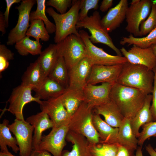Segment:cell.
Segmentation results:
<instances>
[{"label":"cell","instance_id":"obj_1","mask_svg":"<svg viewBox=\"0 0 156 156\" xmlns=\"http://www.w3.org/2000/svg\"><path fill=\"white\" fill-rule=\"evenodd\" d=\"M147 95L137 89L115 83L110 98L125 118L132 119L143 107Z\"/></svg>","mask_w":156,"mask_h":156},{"label":"cell","instance_id":"obj_2","mask_svg":"<svg viewBox=\"0 0 156 156\" xmlns=\"http://www.w3.org/2000/svg\"><path fill=\"white\" fill-rule=\"evenodd\" d=\"M154 78L153 71L147 67L127 62L123 64L116 82L140 90L148 95L152 92Z\"/></svg>","mask_w":156,"mask_h":156},{"label":"cell","instance_id":"obj_3","mask_svg":"<svg viewBox=\"0 0 156 156\" xmlns=\"http://www.w3.org/2000/svg\"><path fill=\"white\" fill-rule=\"evenodd\" d=\"M80 0H73L70 8L66 13L61 14L51 7L46 9V12L53 19L56 26L54 41L56 44L72 34L80 36L76 25L78 21Z\"/></svg>","mask_w":156,"mask_h":156},{"label":"cell","instance_id":"obj_4","mask_svg":"<svg viewBox=\"0 0 156 156\" xmlns=\"http://www.w3.org/2000/svg\"><path fill=\"white\" fill-rule=\"evenodd\" d=\"M56 45L59 55L64 58L68 70L87 56L83 41L75 34L69 35Z\"/></svg>","mask_w":156,"mask_h":156},{"label":"cell","instance_id":"obj_5","mask_svg":"<svg viewBox=\"0 0 156 156\" xmlns=\"http://www.w3.org/2000/svg\"><path fill=\"white\" fill-rule=\"evenodd\" d=\"M101 20L99 13L96 10L92 15L78 21L76 27L77 29L84 28L88 29L91 34L89 38L93 44L101 43L105 44L113 50L117 55L122 56L120 49L115 45L108 32L102 26Z\"/></svg>","mask_w":156,"mask_h":156},{"label":"cell","instance_id":"obj_6","mask_svg":"<svg viewBox=\"0 0 156 156\" xmlns=\"http://www.w3.org/2000/svg\"><path fill=\"white\" fill-rule=\"evenodd\" d=\"M79 33L86 47L87 57L93 65L111 66L123 64L128 62L124 56L109 54L102 48L95 46L90 41L88 33L83 30Z\"/></svg>","mask_w":156,"mask_h":156},{"label":"cell","instance_id":"obj_7","mask_svg":"<svg viewBox=\"0 0 156 156\" xmlns=\"http://www.w3.org/2000/svg\"><path fill=\"white\" fill-rule=\"evenodd\" d=\"M152 3V0H140L138 3L128 7L126 16L127 31L135 37L140 36V25L149 16Z\"/></svg>","mask_w":156,"mask_h":156},{"label":"cell","instance_id":"obj_8","mask_svg":"<svg viewBox=\"0 0 156 156\" xmlns=\"http://www.w3.org/2000/svg\"><path fill=\"white\" fill-rule=\"evenodd\" d=\"M92 107L85 102L82 103L72 116L79 120L76 122L75 129L85 136L90 142L96 143L100 136L93 122Z\"/></svg>","mask_w":156,"mask_h":156},{"label":"cell","instance_id":"obj_9","mask_svg":"<svg viewBox=\"0 0 156 156\" xmlns=\"http://www.w3.org/2000/svg\"><path fill=\"white\" fill-rule=\"evenodd\" d=\"M33 90L32 88L21 84L14 88L7 101L9 103L8 108L5 110L14 115L16 119L24 120L23 109L25 105L32 101L40 105L42 102L39 98L32 95Z\"/></svg>","mask_w":156,"mask_h":156},{"label":"cell","instance_id":"obj_10","mask_svg":"<svg viewBox=\"0 0 156 156\" xmlns=\"http://www.w3.org/2000/svg\"><path fill=\"white\" fill-rule=\"evenodd\" d=\"M36 0H23L20 5L15 7L19 13L18 20L15 27L10 31L6 44L12 45L26 36L30 26L29 21L31 9Z\"/></svg>","mask_w":156,"mask_h":156},{"label":"cell","instance_id":"obj_11","mask_svg":"<svg viewBox=\"0 0 156 156\" xmlns=\"http://www.w3.org/2000/svg\"><path fill=\"white\" fill-rule=\"evenodd\" d=\"M8 127L17 140L20 156H30L33 150V126L24 119H15Z\"/></svg>","mask_w":156,"mask_h":156},{"label":"cell","instance_id":"obj_12","mask_svg":"<svg viewBox=\"0 0 156 156\" xmlns=\"http://www.w3.org/2000/svg\"><path fill=\"white\" fill-rule=\"evenodd\" d=\"M68 125L53 127L47 135L42 136L38 148L51 153L53 156H62L66 145L65 138L69 130Z\"/></svg>","mask_w":156,"mask_h":156},{"label":"cell","instance_id":"obj_13","mask_svg":"<svg viewBox=\"0 0 156 156\" xmlns=\"http://www.w3.org/2000/svg\"><path fill=\"white\" fill-rule=\"evenodd\" d=\"M120 50L129 63L142 65L153 70L156 66V56L151 47L143 48L133 45L128 50L123 47Z\"/></svg>","mask_w":156,"mask_h":156},{"label":"cell","instance_id":"obj_14","mask_svg":"<svg viewBox=\"0 0 156 156\" xmlns=\"http://www.w3.org/2000/svg\"><path fill=\"white\" fill-rule=\"evenodd\" d=\"M40 106L41 111L46 113L50 118L53 123V127L68 125L70 118L60 96L42 101Z\"/></svg>","mask_w":156,"mask_h":156},{"label":"cell","instance_id":"obj_15","mask_svg":"<svg viewBox=\"0 0 156 156\" xmlns=\"http://www.w3.org/2000/svg\"><path fill=\"white\" fill-rule=\"evenodd\" d=\"M114 83L105 82L99 85L87 84L83 90L84 102L94 108L109 101L110 91Z\"/></svg>","mask_w":156,"mask_h":156},{"label":"cell","instance_id":"obj_16","mask_svg":"<svg viewBox=\"0 0 156 156\" xmlns=\"http://www.w3.org/2000/svg\"><path fill=\"white\" fill-rule=\"evenodd\" d=\"M123 64L111 66L93 65L87 84L95 85L99 83L116 82Z\"/></svg>","mask_w":156,"mask_h":156},{"label":"cell","instance_id":"obj_17","mask_svg":"<svg viewBox=\"0 0 156 156\" xmlns=\"http://www.w3.org/2000/svg\"><path fill=\"white\" fill-rule=\"evenodd\" d=\"M93 65L90 60L87 56L69 70L68 88L83 90L87 84V80Z\"/></svg>","mask_w":156,"mask_h":156},{"label":"cell","instance_id":"obj_18","mask_svg":"<svg viewBox=\"0 0 156 156\" xmlns=\"http://www.w3.org/2000/svg\"><path fill=\"white\" fill-rule=\"evenodd\" d=\"M128 7L127 0H120L101 19V24L107 32H112L120 26L126 18Z\"/></svg>","mask_w":156,"mask_h":156},{"label":"cell","instance_id":"obj_19","mask_svg":"<svg viewBox=\"0 0 156 156\" xmlns=\"http://www.w3.org/2000/svg\"><path fill=\"white\" fill-rule=\"evenodd\" d=\"M34 127L33 138V150L37 149L42 136L44 131L53 128V124L48 115L41 111L35 115L28 117L26 120Z\"/></svg>","mask_w":156,"mask_h":156},{"label":"cell","instance_id":"obj_20","mask_svg":"<svg viewBox=\"0 0 156 156\" xmlns=\"http://www.w3.org/2000/svg\"><path fill=\"white\" fill-rule=\"evenodd\" d=\"M94 108L96 114L103 116L105 121L112 127L119 128L125 118L111 100Z\"/></svg>","mask_w":156,"mask_h":156},{"label":"cell","instance_id":"obj_21","mask_svg":"<svg viewBox=\"0 0 156 156\" xmlns=\"http://www.w3.org/2000/svg\"><path fill=\"white\" fill-rule=\"evenodd\" d=\"M117 143L131 152L137 149L138 140L132 129L130 119L125 118L119 127Z\"/></svg>","mask_w":156,"mask_h":156},{"label":"cell","instance_id":"obj_22","mask_svg":"<svg viewBox=\"0 0 156 156\" xmlns=\"http://www.w3.org/2000/svg\"><path fill=\"white\" fill-rule=\"evenodd\" d=\"M66 89L56 81L47 77L41 86L38 88L34 90L36 92L34 96L40 100H47L60 96Z\"/></svg>","mask_w":156,"mask_h":156},{"label":"cell","instance_id":"obj_23","mask_svg":"<svg viewBox=\"0 0 156 156\" xmlns=\"http://www.w3.org/2000/svg\"><path fill=\"white\" fill-rule=\"evenodd\" d=\"M152 95H147L144 104L135 116L130 120V125L132 131L137 138L139 136L140 129L144 125L153 121L150 109Z\"/></svg>","mask_w":156,"mask_h":156},{"label":"cell","instance_id":"obj_24","mask_svg":"<svg viewBox=\"0 0 156 156\" xmlns=\"http://www.w3.org/2000/svg\"><path fill=\"white\" fill-rule=\"evenodd\" d=\"M45 78L37 59L27 67L22 77L21 84L31 87L34 90L41 86Z\"/></svg>","mask_w":156,"mask_h":156},{"label":"cell","instance_id":"obj_25","mask_svg":"<svg viewBox=\"0 0 156 156\" xmlns=\"http://www.w3.org/2000/svg\"><path fill=\"white\" fill-rule=\"evenodd\" d=\"M60 97L70 118L85 101L83 90L77 89L68 88Z\"/></svg>","mask_w":156,"mask_h":156},{"label":"cell","instance_id":"obj_26","mask_svg":"<svg viewBox=\"0 0 156 156\" xmlns=\"http://www.w3.org/2000/svg\"><path fill=\"white\" fill-rule=\"evenodd\" d=\"M59 55L56 44H50L38 58L40 66L46 77L55 64Z\"/></svg>","mask_w":156,"mask_h":156},{"label":"cell","instance_id":"obj_27","mask_svg":"<svg viewBox=\"0 0 156 156\" xmlns=\"http://www.w3.org/2000/svg\"><path fill=\"white\" fill-rule=\"evenodd\" d=\"M99 115L96 114L93 116V122L100 137L107 143L118 144V128L112 127L103 120Z\"/></svg>","mask_w":156,"mask_h":156},{"label":"cell","instance_id":"obj_28","mask_svg":"<svg viewBox=\"0 0 156 156\" xmlns=\"http://www.w3.org/2000/svg\"><path fill=\"white\" fill-rule=\"evenodd\" d=\"M9 121L3 120L0 124V148L1 152H9L7 146L11 148L12 151L17 153L19 151L18 143L15 137L12 136L8 127Z\"/></svg>","mask_w":156,"mask_h":156},{"label":"cell","instance_id":"obj_29","mask_svg":"<svg viewBox=\"0 0 156 156\" xmlns=\"http://www.w3.org/2000/svg\"><path fill=\"white\" fill-rule=\"evenodd\" d=\"M48 77L67 89L68 86V70L63 57L59 56Z\"/></svg>","mask_w":156,"mask_h":156},{"label":"cell","instance_id":"obj_30","mask_svg":"<svg viewBox=\"0 0 156 156\" xmlns=\"http://www.w3.org/2000/svg\"><path fill=\"white\" fill-rule=\"evenodd\" d=\"M42 47L39 41L31 40L26 36L16 42L15 45L18 52L23 56L29 54L34 55H40L42 51Z\"/></svg>","mask_w":156,"mask_h":156},{"label":"cell","instance_id":"obj_31","mask_svg":"<svg viewBox=\"0 0 156 156\" xmlns=\"http://www.w3.org/2000/svg\"><path fill=\"white\" fill-rule=\"evenodd\" d=\"M120 44L128 46L134 45L139 47L148 48L156 44V28L145 36L137 38L131 34L127 37H123L120 42Z\"/></svg>","mask_w":156,"mask_h":156},{"label":"cell","instance_id":"obj_32","mask_svg":"<svg viewBox=\"0 0 156 156\" xmlns=\"http://www.w3.org/2000/svg\"><path fill=\"white\" fill-rule=\"evenodd\" d=\"M30 25L26 33V36L35 38L36 40H41L46 42L50 38V36L46 27L44 22L40 19H36L30 21Z\"/></svg>","mask_w":156,"mask_h":156},{"label":"cell","instance_id":"obj_33","mask_svg":"<svg viewBox=\"0 0 156 156\" xmlns=\"http://www.w3.org/2000/svg\"><path fill=\"white\" fill-rule=\"evenodd\" d=\"M36 1L37 3V8L35 11L31 12L30 21L36 19H40L44 22L46 28L49 34L55 33V25L51 22L46 16V0H36Z\"/></svg>","mask_w":156,"mask_h":156},{"label":"cell","instance_id":"obj_34","mask_svg":"<svg viewBox=\"0 0 156 156\" xmlns=\"http://www.w3.org/2000/svg\"><path fill=\"white\" fill-rule=\"evenodd\" d=\"M156 28V0H152L150 13L147 19L141 24L140 36L148 34Z\"/></svg>","mask_w":156,"mask_h":156},{"label":"cell","instance_id":"obj_35","mask_svg":"<svg viewBox=\"0 0 156 156\" xmlns=\"http://www.w3.org/2000/svg\"><path fill=\"white\" fill-rule=\"evenodd\" d=\"M119 145L106 143L99 146L90 147L93 156H116Z\"/></svg>","mask_w":156,"mask_h":156},{"label":"cell","instance_id":"obj_36","mask_svg":"<svg viewBox=\"0 0 156 156\" xmlns=\"http://www.w3.org/2000/svg\"><path fill=\"white\" fill-rule=\"evenodd\" d=\"M142 130L138 138V144L142 146L145 141L150 138L156 136V121L147 123L142 126Z\"/></svg>","mask_w":156,"mask_h":156},{"label":"cell","instance_id":"obj_37","mask_svg":"<svg viewBox=\"0 0 156 156\" xmlns=\"http://www.w3.org/2000/svg\"><path fill=\"white\" fill-rule=\"evenodd\" d=\"M72 141L73 144L71 150L62 152V156H93L91 152L90 147L78 143L75 140L73 139Z\"/></svg>","mask_w":156,"mask_h":156},{"label":"cell","instance_id":"obj_38","mask_svg":"<svg viewBox=\"0 0 156 156\" xmlns=\"http://www.w3.org/2000/svg\"><path fill=\"white\" fill-rule=\"evenodd\" d=\"M99 0H80L78 21L87 17L89 11L91 9L96 10L98 8Z\"/></svg>","mask_w":156,"mask_h":156},{"label":"cell","instance_id":"obj_39","mask_svg":"<svg viewBox=\"0 0 156 156\" xmlns=\"http://www.w3.org/2000/svg\"><path fill=\"white\" fill-rule=\"evenodd\" d=\"M14 53L4 44L0 45V73L7 69L9 61L14 59Z\"/></svg>","mask_w":156,"mask_h":156},{"label":"cell","instance_id":"obj_40","mask_svg":"<svg viewBox=\"0 0 156 156\" xmlns=\"http://www.w3.org/2000/svg\"><path fill=\"white\" fill-rule=\"evenodd\" d=\"M72 1L71 0H49L46 2V4L54 8L60 14H63L71 6Z\"/></svg>","mask_w":156,"mask_h":156},{"label":"cell","instance_id":"obj_41","mask_svg":"<svg viewBox=\"0 0 156 156\" xmlns=\"http://www.w3.org/2000/svg\"><path fill=\"white\" fill-rule=\"evenodd\" d=\"M154 73L153 87L152 93V104L150 109L153 121H156V66L153 69Z\"/></svg>","mask_w":156,"mask_h":156},{"label":"cell","instance_id":"obj_42","mask_svg":"<svg viewBox=\"0 0 156 156\" xmlns=\"http://www.w3.org/2000/svg\"><path fill=\"white\" fill-rule=\"evenodd\" d=\"M21 0H5L6 7L5 10L3 14L6 22L7 27L9 25V16L10 10L12 6L14 3H18L20 2Z\"/></svg>","mask_w":156,"mask_h":156},{"label":"cell","instance_id":"obj_43","mask_svg":"<svg viewBox=\"0 0 156 156\" xmlns=\"http://www.w3.org/2000/svg\"><path fill=\"white\" fill-rule=\"evenodd\" d=\"M112 0H103L101 2L99 7L100 10L103 12L107 11L112 5Z\"/></svg>","mask_w":156,"mask_h":156},{"label":"cell","instance_id":"obj_44","mask_svg":"<svg viewBox=\"0 0 156 156\" xmlns=\"http://www.w3.org/2000/svg\"><path fill=\"white\" fill-rule=\"evenodd\" d=\"M7 28L6 22L3 13L0 12V31L2 32V35H3L6 32V28Z\"/></svg>","mask_w":156,"mask_h":156},{"label":"cell","instance_id":"obj_45","mask_svg":"<svg viewBox=\"0 0 156 156\" xmlns=\"http://www.w3.org/2000/svg\"><path fill=\"white\" fill-rule=\"evenodd\" d=\"M131 152L125 147L119 145L116 156H131Z\"/></svg>","mask_w":156,"mask_h":156},{"label":"cell","instance_id":"obj_46","mask_svg":"<svg viewBox=\"0 0 156 156\" xmlns=\"http://www.w3.org/2000/svg\"><path fill=\"white\" fill-rule=\"evenodd\" d=\"M30 156H52L49 152L43 150H33Z\"/></svg>","mask_w":156,"mask_h":156},{"label":"cell","instance_id":"obj_47","mask_svg":"<svg viewBox=\"0 0 156 156\" xmlns=\"http://www.w3.org/2000/svg\"><path fill=\"white\" fill-rule=\"evenodd\" d=\"M145 149L150 156H156V151L151 144H149L146 146Z\"/></svg>","mask_w":156,"mask_h":156},{"label":"cell","instance_id":"obj_48","mask_svg":"<svg viewBox=\"0 0 156 156\" xmlns=\"http://www.w3.org/2000/svg\"><path fill=\"white\" fill-rule=\"evenodd\" d=\"M135 156H143L142 151V147H138L136 150Z\"/></svg>","mask_w":156,"mask_h":156},{"label":"cell","instance_id":"obj_49","mask_svg":"<svg viewBox=\"0 0 156 156\" xmlns=\"http://www.w3.org/2000/svg\"><path fill=\"white\" fill-rule=\"evenodd\" d=\"M0 156H15L12 155L10 152L7 153H3L0 152Z\"/></svg>","mask_w":156,"mask_h":156},{"label":"cell","instance_id":"obj_50","mask_svg":"<svg viewBox=\"0 0 156 156\" xmlns=\"http://www.w3.org/2000/svg\"><path fill=\"white\" fill-rule=\"evenodd\" d=\"M140 0H133L131 3V5L136 4L139 2Z\"/></svg>","mask_w":156,"mask_h":156},{"label":"cell","instance_id":"obj_51","mask_svg":"<svg viewBox=\"0 0 156 156\" xmlns=\"http://www.w3.org/2000/svg\"><path fill=\"white\" fill-rule=\"evenodd\" d=\"M151 47L152 48L154 53L156 56V44L153 45Z\"/></svg>","mask_w":156,"mask_h":156},{"label":"cell","instance_id":"obj_52","mask_svg":"<svg viewBox=\"0 0 156 156\" xmlns=\"http://www.w3.org/2000/svg\"><path fill=\"white\" fill-rule=\"evenodd\" d=\"M154 150L156 151V147L154 148Z\"/></svg>","mask_w":156,"mask_h":156}]
</instances>
